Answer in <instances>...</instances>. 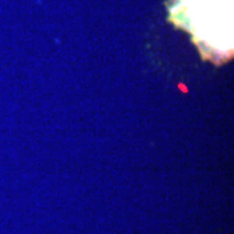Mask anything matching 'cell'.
<instances>
[{"label": "cell", "instance_id": "6da1fadb", "mask_svg": "<svg viewBox=\"0 0 234 234\" xmlns=\"http://www.w3.org/2000/svg\"><path fill=\"white\" fill-rule=\"evenodd\" d=\"M176 13L209 56L226 58L232 53V0H179Z\"/></svg>", "mask_w": 234, "mask_h": 234}]
</instances>
